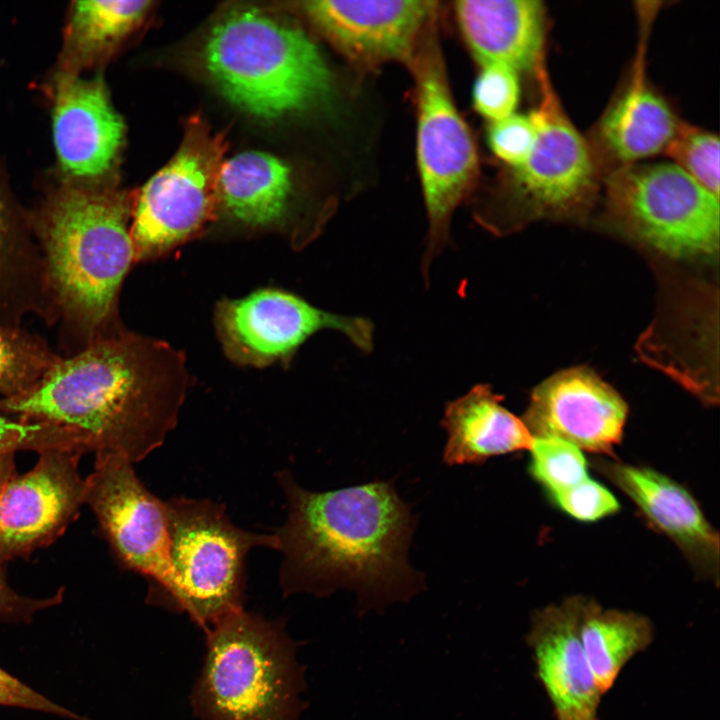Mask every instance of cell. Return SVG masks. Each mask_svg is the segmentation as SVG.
Returning a JSON list of instances; mask_svg holds the SVG:
<instances>
[{
  "mask_svg": "<svg viewBox=\"0 0 720 720\" xmlns=\"http://www.w3.org/2000/svg\"><path fill=\"white\" fill-rule=\"evenodd\" d=\"M276 479L287 504V519L274 533L284 596L348 589L363 615L424 589L423 574L408 559L416 518L392 481L313 492L288 471Z\"/></svg>",
  "mask_w": 720,
  "mask_h": 720,
  "instance_id": "obj_1",
  "label": "cell"
},
{
  "mask_svg": "<svg viewBox=\"0 0 720 720\" xmlns=\"http://www.w3.org/2000/svg\"><path fill=\"white\" fill-rule=\"evenodd\" d=\"M185 378L176 353L133 335L96 337L58 360L26 392L0 400V412L58 427L85 451L135 464L175 427Z\"/></svg>",
  "mask_w": 720,
  "mask_h": 720,
  "instance_id": "obj_2",
  "label": "cell"
},
{
  "mask_svg": "<svg viewBox=\"0 0 720 720\" xmlns=\"http://www.w3.org/2000/svg\"><path fill=\"white\" fill-rule=\"evenodd\" d=\"M205 69L234 106L277 119L324 101L329 69L300 28L262 10L229 11L210 29L202 50Z\"/></svg>",
  "mask_w": 720,
  "mask_h": 720,
  "instance_id": "obj_3",
  "label": "cell"
},
{
  "mask_svg": "<svg viewBox=\"0 0 720 720\" xmlns=\"http://www.w3.org/2000/svg\"><path fill=\"white\" fill-rule=\"evenodd\" d=\"M124 193L71 186L45 203L38 217L50 284L66 315L86 331L112 315L135 250Z\"/></svg>",
  "mask_w": 720,
  "mask_h": 720,
  "instance_id": "obj_4",
  "label": "cell"
},
{
  "mask_svg": "<svg viewBox=\"0 0 720 720\" xmlns=\"http://www.w3.org/2000/svg\"><path fill=\"white\" fill-rule=\"evenodd\" d=\"M206 654L192 689L200 720H299L304 666L281 620L243 609L206 632Z\"/></svg>",
  "mask_w": 720,
  "mask_h": 720,
  "instance_id": "obj_5",
  "label": "cell"
},
{
  "mask_svg": "<svg viewBox=\"0 0 720 720\" xmlns=\"http://www.w3.org/2000/svg\"><path fill=\"white\" fill-rule=\"evenodd\" d=\"M164 503L171 578L157 605L187 613L206 632L243 609L246 557L256 547L277 550V538L235 526L221 503L186 497Z\"/></svg>",
  "mask_w": 720,
  "mask_h": 720,
  "instance_id": "obj_6",
  "label": "cell"
},
{
  "mask_svg": "<svg viewBox=\"0 0 720 720\" xmlns=\"http://www.w3.org/2000/svg\"><path fill=\"white\" fill-rule=\"evenodd\" d=\"M437 18L422 35L408 64L417 97V161L429 233L423 271L446 246L456 207L471 192L479 172L477 150L448 84Z\"/></svg>",
  "mask_w": 720,
  "mask_h": 720,
  "instance_id": "obj_7",
  "label": "cell"
},
{
  "mask_svg": "<svg viewBox=\"0 0 720 720\" xmlns=\"http://www.w3.org/2000/svg\"><path fill=\"white\" fill-rule=\"evenodd\" d=\"M608 207L633 235L675 258L719 245V198L672 162L631 164L605 179Z\"/></svg>",
  "mask_w": 720,
  "mask_h": 720,
  "instance_id": "obj_8",
  "label": "cell"
},
{
  "mask_svg": "<svg viewBox=\"0 0 720 720\" xmlns=\"http://www.w3.org/2000/svg\"><path fill=\"white\" fill-rule=\"evenodd\" d=\"M226 148L225 136L213 133L200 116L189 120L176 154L133 203L130 232L135 257L180 244L212 218Z\"/></svg>",
  "mask_w": 720,
  "mask_h": 720,
  "instance_id": "obj_9",
  "label": "cell"
},
{
  "mask_svg": "<svg viewBox=\"0 0 720 720\" xmlns=\"http://www.w3.org/2000/svg\"><path fill=\"white\" fill-rule=\"evenodd\" d=\"M85 504L122 566L147 578L148 600L156 604L171 578L164 501L142 484L129 460L97 453L93 471L85 479Z\"/></svg>",
  "mask_w": 720,
  "mask_h": 720,
  "instance_id": "obj_10",
  "label": "cell"
},
{
  "mask_svg": "<svg viewBox=\"0 0 720 720\" xmlns=\"http://www.w3.org/2000/svg\"><path fill=\"white\" fill-rule=\"evenodd\" d=\"M536 77L541 97L530 115L537 137L527 159L511 168L507 201L528 215L567 213L592 199L599 168L590 145L562 109L545 65Z\"/></svg>",
  "mask_w": 720,
  "mask_h": 720,
  "instance_id": "obj_11",
  "label": "cell"
},
{
  "mask_svg": "<svg viewBox=\"0 0 720 720\" xmlns=\"http://www.w3.org/2000/svg\"><path fill=\"white\" fill-rule=\"evenodd\" d=\"M217 326L231 357L253 365L286 359L309 337L325 329L344 334L365 353L373 348L374 326L367 318L331 313L276 289L223 301L218 307Z\"/></svg>",
  "mask_w": 720,
  "mask_h": 720,
  "instance_id": "obj_12",
  "label": "cell"
},
{
  "mask_svg": "<svg viewBox=\"0 0 720 720\" xmlns=\"http://www.w3.org/2000/svg\"><path fill=\"white\" fill-rule=\"evenodd\" d=\"M80 448L39 452L36 465L15 474L0 497V567L48 546L76 519L85 504Z\"/></svg>",
  "mask_w": 720,
  "mask_h": 720,
  "instance_id": "obj_13",
  "label": "cell"
},
{
  "mask_svg": "<svg viewBox=\"0 0 720 720\" xmlns=\"http://www.w3.org/2000/svg\"><path fill=\"white\" fill-rule=\"evenodd\" d=\"M300 8L339 53L362 68L408 65L438 14V2L431 0H317Z\"/></svg>",
  "mask_w": 720,
  "mask_h": 720,
  "instance_id": "obj_14",
  "label": "cell"
},
{
  "mask_svg": "<svg viewBox=\"0 0 720 720\" xmlns=\"http://www.w3.org/2000/svg\"><path fill=\"white\" fill-rule=\"evenodd\" d=\"M626 417V404L613 389L590 372L573 369L535 389L522 421L532 437L608 454L621 441Z\"/></svg>",
  "mask_w": 720,
  "mask_h": 720,
  "instance_id": "obj_15",
  "label": "cell"
},
{
  "mask_svg": "<svg viewBox=\"0 0 720 720\" xmlns=\"http://www.w3.org/2000/svg\"><path fill=\"white\" fill-rule=\"evenodd\" d=\"M580 600L571 596L537 610L526 638L556 720H599L602 695L579 637Z\"/></svg>",
  "mask_w": 720,
  "mask_h": 720,
  "instance_id": "obj_16",
  "label": "cell"
},
{
  "mask_svg": "<svg viewBox=\"0 0 720 720\" xmlns=\"http://www.w3.org/2000/svg\"><path fill=\"white\" fill-rule=\"evenodd\" d=\"M593 464L654 528L678 546L701 576L718 582V533L684 487L648 467L601 458Z\"/></svg>",
  "mask_w": 720,
  "mask_h": 720,
  "instance_id": "obj_17",
  "label": "cell"
},
{
  "mask_svg": "<svg viewBox=\"0 0 720 720\" xmlns=\"http://www.w3.org/2000/svg\"><path fill=\"white\" fill-rule=\"evenodd\" d=\"M124 135L101 80L64 76L53 110V138L63 171L74 178L96 179L112 167Z\"/></svg>",
  "mask_w": 720,
  "mask_h": 720,
  "instance_id": "obj_18",
  "label": "cell"
},
{
  "mask_svg": "<svg viewBox=\"0 0 720 720\" xmlns=\"http://www.w3.org/2000/svg\"><path fill=\"white\" fill-rule=\"evenodd\" d=\"M455 16L474 58L537 74L544 63L547 15L539 0H461Z\"/></svg>",
  "mask_w": 720,
  "mask_h": 720,
  "instance_id": "obj_19",
  "label": "cell"
},
{
  "mask_svg": "<svg viewBox=\"0 0 720 720\" xmlns=\"http://www.w3.org/2000/svg\"><path fill=\"white\" fill-rule=\"evenodd\" d=\"M643 56L641 49L632 78L602 115L590 146L596 163L612 166L609 172L664 152L681 123L646 81Z\"/></svg>",
  "mask_w": 720,
  "mask_h": 720,
  "instance_id": "obj_20",
  "label": "cell"
},
{
  "mask_svg": "<svg viewBox=\"0 0 720 720\" xmlns=\"http://www.w3.org/2000/svg\"><path fill=\"white\" fill-rule=\"evenodd\" d=\"M501 401L481 384L447 403L441 422L447 433L443 451L447 465H481L494 456L530 450L532 435Z\"/></svg>",
  "mask_w": 720,
  "mask_h": 720,
  "instance_id": "obj_21",
  "label": "cell"
},
{
  "mask_svg": "<svg viewBox=\"0 0 720 720\" xmlns=\"http://www.w3.org/2000/svg\"><path fill=\"white\" fill-rule=\"evenodd\" d=\"M291 191V171L285 162L265 152L247 151L224 160L218 206L242 224L271 226L286 217Z\"/></svg>",
  "mask_w": 720,
  "mask_h": 720,
  "instance_id": "obj_22",
  "label": "cell"
},
{
  "mask_svg": "<svg viewBox=\"0 0 720 720\" xmlns=\"http://www.w3.org/2000/svg\"><path fill=\"white\" fill-rule=\"evenodd\" d=\"M578 630L583 652L601 695L614 685L623 667L654 638L650 619L633 611L605 609L581 596Z\"/></svg>",
  "mask_w": 720,
  "mask_h": 720,
  "instance_id": "obj_23",
  "label": "cell"
},
{
  "mask_svg": "<svg viewBox=\"0 0 720 720\" xmlns=\"http://www.w3.org/2000/svg\"><path fill=\"white\" fill-rule=\"evenodd\" d=\"M151 1H76L65 35V56L82 66L113 48L147 15Z\"/></svg>",
  "mask_w": 720,
  "mask_h": 720,
  "instance_id": "obj_24",
  "label": "cell"
},
{
  "mask_svg": "<svg viewBox=\"0 0 720 720\" xmlns=\"http://www.w3.org/2000/svg\"><path fill=\"white\" fill-rule=\"evenodd\" d=\"M57 361L31 336L0 326V392L6 397L32 388Z\"/></svg>",
  "mask_w": 720,
  "mask_h": 720,
  "instance_id": "obj_25",
  "label": "cell"
},
{
  "mask_svg": "<svg viewBox=\"0 0 720 720\" xmlns=\"http://www.w3.org/2000/svg\"><path fill=\"white\" fill-rule=\"evenodd\" d=\"M530 472L550 498L588 478L587 463L580 449L556 438L533 437Z\"/></svg>",
  "mask_w": 720,
  "mask_h": 720,
  "instance_id": "obj_26",
  "label": "cell"
},
{
  "mask_svg": "<svg viewBox=\"0 0 720 720\" xmlns=\"http://www.w3.org/2000/svg\"><path fill=\"white\" fill-rule=\"evenodd\" d=\"M664 153L704 189L719 198L718 136L681 122Z\"/></svg>",
  "mask_w": 720,
  "mask_h": 720,
  "instance_id": "obj_27",
  "label": "cell"
},
{
  "mask_svg": "<svg viewBox=\"0 0 720 720\" xmlns=\"http://www.w3.org/2000/svg\"><path fill=\"white\" fill-rule=\"evenodd\" d=\"M520 97L518 73L508 66H482L473 87L476 111L491 122L514 114Z\"/></svg>",
  "mask_w": 720,
  "mask_h": 720,
  "instance_id": "obj_28",
  "label": "cell"
},
{
  "mask_svg": "<svg viewBox=\"0 0 720 720\" xmlns=\"http://www.w3.org/2000/svg\"><path fill=\"white\" fill-rule=\"evenodd\" d=\"M51 448H81L66 431L40 422L0 415V452Z\"/></svg>",
  "mask_w": 720,
  "mask_h": 720,
  "instance_id": "obj_29",
  "label": "cell"
},
{
  "mask_svg": "<svg viewBox=\"0 0 720 720\" xmlns=\"http://www.w3.org/2000/svg\"><path fill=\"white\" fill-rule=\"evenodd\" d=\"M487 137L489 147L496 157L514 168L521 165L531 153L537 130L530 113L512 114L491 122Z\"/></svg>",
  "mask_w": 720,
  "mask_h": 720,
  "instance_id": "obj_30",
  "label": "cell"
},
{
  "mask_svg": "<svg viewBox=\"0 0 720 720\" xmlns=\"http://www.w3.org/2000/svg\"><path fill=\"white\" fill-rule=\"evenodd\" d=\"M551 500L563 512L580 521H596L619 509L614 495L589 477Z\"/></svg>",
  "mask_w": 720,
  "mask_h": 720,
  "instance_id": "obj_31",
  "label": "cell"
},
{
  "mask_svg": "<svg viewBox=\"0 0 720 720\" xmlns=\"http://www.w3.org/2000/svg\"><path fill=\"white\" fill-rule=\"evenodd\" d=\"M0 705L52 713L72 720H87L38 693L0 667Z\"/></svg>",
  "mask_w": 720,
  "mask_h": 720,
  "instance_id": "obj_32",
  "label": "cell"
},
{
  "mask_svg": "<svg viewBox=\"0 0 720 720\" xmlns=\"http://www.w3.org/2000/svg\"><path fill=\"white\" fill-rule=\"evenodd\" d=\"M63 594L61 589L54 595L45 598L24 596L9 585L4 567H0V621L30 622L37 612L59 604L63 600Z\"/></svg>",
  "mask_w": 720,
  "mask_h": 720,
  "instance_id": "obj_33",
  "label": "cell"
},
{
  "mask_svg": "<svg viewBox=\"0 0 720 720\" xmlns=\"http://www.w3.org/2000/svg\"><path fill=\"white\" fill-rule=\"evenodd\" d=\"M14 450L0 452V497L8 481L16 474Z\"/></svg>",
  "mask_w": 720,
  "mask_h": 720,
  "instance_id": "obj_34",
  "label": "cell"
},
{
  "mask_svg": "<svg viewBox=\"0 0 720 720\" xmlns=\"http://www.w3.org/2000/svg\"><path fill=\"white\" fill-rule=\"evenodd\" d=\"M9 252V228L5 207L0 197V275L6 265V260H8Z\"/></svg>",
  "mask_w": 720,
  "mask_h": 720,
  "instance_id": "obj_35",
  "label": "cell"
}]
</instances>
